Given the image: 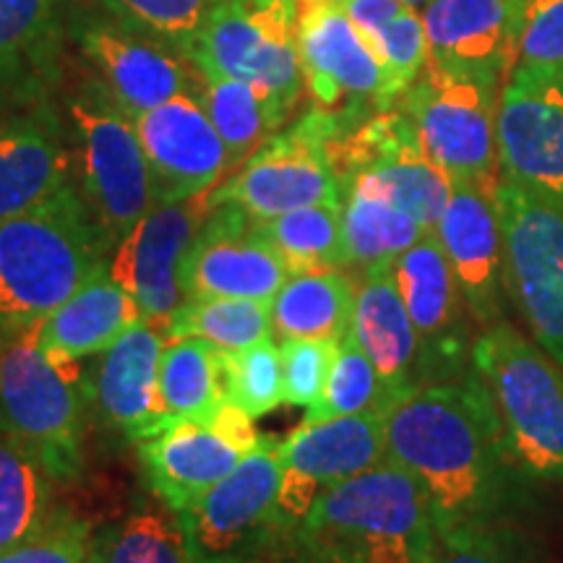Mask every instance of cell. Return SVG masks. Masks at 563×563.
I'll return each mask as SVG.
<instances>
[{
  "instance_id": "6da1fadb",
  "label": "cell",
  "mask_w": 563,
  "mask_h": 563,
  "mask_svg": "<svg viewBox=\"0 0 563 563\" xmlns=\"http://www.w3.org/2000/svg\"><path fill=\"white\" fill-rule=\"evenodd\" d=\"M384 435L386 460L418 481L439 534L506 527L522 506L527 475L473 368L397 399L384 412Z\"/></svg>"
},
{
  "instance_id": "7a4b0ae2",
  "label": "cell",
  "mask_w": 563,
  "mask_h": 563,
  "mask_svg": "<svg viewBox=\"0 0 563 563\" xmlns=\"http://www.w3.org/2000/svg\"><path fill=\"white\" fill-rule=\"evenodd\" d=\"M110 256L79 186L0 220V340L34 332Z\"/></svg>"
},
{
  "instance_id": "3957f363",
  "label": "cell",
  "mask_w": 563,
  "mask_h": 563,
  "mask_svg": "<svg viewBox=\"0 0 563 563\" xmlns=\"http://www.w3.org/2000/svg\"><path fill=\"white\" fill-rule=\"evenodd\" d=\"M298 543L352 563H426L439 530L418 481L384 460L323 490L298 527Z\"/></svg>"
},
{
  "instance_id": "277c9868",
  "label": "cell",
  "mask_w": 563,
  "mask_h": 563,
  "mask_svg": "<svg viewBox=\"0 0 563 563\" xmlns=\"http://www.w3.org/2000/svg\"><path fill=\"white\" fill-rule=\"evenodd\" d=\"M37 329L0 340V435L19 443L53 483H70L84 470L87 378L79 361L47 355Z\"/></svg>"
},
{
  "instance_id": "5b68a950",
  "label": "cell",
  "mask_w": 563,
  "mask_h": 563,
  "mask_svg": "<svg viewBox=\"0 0 563 563\" xmlns=\"http://www.w3.org/2000/svg\"><path fill=\"white\" fill-rule=\"evenodd\" d=\"M470 368L490 394L519 470L534 481H563V365L498 321L475 336Z\"/></svg>"
},
{
  "instance_id": "8992f818",
  "label": "cell",
  "mask_w": 563,
  "mask_h": 563,
  "mask_svg": "<svg viewBox=\"0 0 563 563\" xmlns=\"http://www.w3.org/2000/svg\"><path fill=\"white\" fill-rule=\"evenodd\" d=\"M76 154V183L112 251L154 207L152 175L136 123L100 79L66 100Z\"/></svg>"
},
{
  "instance_id": "52a82bcc",
  "label": "cell",
  "mask_w": 563,
  "mask_h": 563,
  "mask_svg": "<svg viewBox=\"0 0 563 563\" xmlns=\"http://www.w3.org/2000/svg\"><path fill=\"white\" fill-rule=\"evenodd\" d=\"M501 81L428 60L397 104L420 133L422 146L454 183L498 199L504 183L496 118Z\"/></svg>"
},
{
  "instance_id": "ba28073f",
  "label": "cell",
  "mask_w": 563,
  "mask_h": 563,
  "mask_svg": "<svg viewBox=\"0 0 563 563\" xmlns=\"http://www.w3.org/2000/svg\"><path fill=\"white\" fill-rule=\"evenodd\" d=\"M350 131L334 112L308 110L224 178L209 194V207L235 203L251 220H269L313 203H342L336 146Z\"/></svg>"
},
{
  "instance_id": "9c48e42d",
  "label": "cell",
  "mask_w": 563,
  "mask_h": 563,
  "mask_svg": "<svg viewBox=\"0 0 563 563\" xmlns=\"http://www.w3.org/2000/svg\"><path fill=\"white\" fill-rule=\"evenodd\" d=\"M232 79L249 81L285 121L306 95L298 53V0H220L186 53Z\"/></svg>"
},
{
  "instance_id": "30bf717a",
  "label": "cell",
  "mask_w": 563,
  "mask_h": 563,
  "mask_svg": "<svg viewBox=\"0 0 563 563\" xmlns=\"http://www.w3.org/2000/svg\"><path fill=\"white\" fill-rule=\"evenodd\" d=\"M279 439L264 435L232 473L180 511L194 559L285 553L298 530L279 511Z\"/></svg>"
},
{
  "instance_id": "8fae6325",
  "label": "cell",
  "mask_w": 563,
  "mask_h": 563,
  "mask_svg": "<svg viewBox=\"0 0 563 563\" xmlns=\"http://www.w3.org/2000/svg\"><path fill=\"white\" fill-rule=\"evenodd\" d=\"M506 290L532 340L563 365V211L504 180L498 188Z\"/></svg>"
},
{
  "instance_id": "7c38bea8",
  "label": "cell",
  "mask_w": 563,
  "mask_h": 563,
  "mask_svg": "<svg viewBox=\"0 0 563 563\" xmlns=\"http://www.w3.org/2000/svg\"><path fill=\"white\" fill-rule=\"evenodd\" d=\"M504 180L563 211V66L519 63L501 87L496 118Z\"/></svg>"
},
{
  "instance_id": "4fadbf2b",
  "label": "cell",
  "mask_w": 563,
  "mask_h": 563,
  "mask_svg": "<svg viewBox=\"0 0 563 563\" xmlns=\"http://www.w3.org/2000/svg\"><path fill=\"white\" fill-rule=\"evenodd\" d=\"M262 441L251 415L224 402L214 418L165 422L136 446L157 498L180 514L224 481Z\"/></svg>"
},
{
  "instance_id": "5bb4252c",
  "label": "cell",
  "mask_w": 563,
  "mask_h": 563,
  "mask_svg": "<svg viewBox=\"0 0 563 563\" xmlns=\"http://www.w3.org/2000/svg\"><path fill=\"white\" fill-rule=\"evenodd\" d=\"M298 53L313 108L350 125L365 108L382 112V60L334 0H298Z\"/></svg>"
},
{
  "instance_id": "9a60e30c",
  "label": "cell",
  "mask_w": 563,
  "mask_h": 563,
  "mask_svg": "<svg viewBox=\"0 0 563 563\" xmlns=\"http://www.w3.org/2000/svg\"><path fill=\"white\" fill-rule=\"evenodd\" d=\"M340 175H368L410 211L428 232L435 230L454 180L422 146L410 115L394 104L344 133L336 146Z\"/></svg>"
},
{
  "instance_id": "2e32d148",
  "label": "cell",
  "mask_w": 563,
  "mask_h": 563,
  "mask_svg": "<svg viewBox=\"0 0 563 563\" xmlns=\"http://www.w3.org/2000/svg\"><path fill=\"white\" fill-rule=\"evenodd\" d=\"M279 511L298 530L323 490L386 460L384 412L302 420L279 439Z\"/></svg>"
},
{
  "instance_id": "e0dca14e",
  "label": "cell",
  "mask_w": 563,
  "mask_h": 563,
  "mask_svg": "<svg viewBox=\"0 0 563 563\" xmlns=\"http://www.w3.org/2000/svg\"><path fill=\"white\" fill-rule=\"evenodd\" d=\"M399 292L420 336L426 384L456 382L473 357V313L435 232L422 235L394 262Z\"/></svg>"
},
{
  "instance_id": "ac0fdd59",
  "label": "cell",
  "mask_w": 563,
  "mask_h": 563,
  "mask_svg": "<svg viewBox=\"0 0 563 563\" xmlns=\"http://www.w3.org/2000/svg\"><path fill=\"white\" fill-rule=\"evenodd\" d=\"M209 209V194L154 203L110 256V277L136 298L144 319L162 329L186 302L183 269Z\"/></svg>"
},
{
  "instance_id": "d6986e66",
  "label": "cell",
  "mask_w": 563,
  "mask_h": 563,
  "mask_svg": "<svg viewBox=\"0 0 563 563\" xmlns=\"http://www.w3.org/2000/svg\"><path fill=\"white\" fill-rule=\"evenodd\" d=\"M97 79L136 121L178 95L199 97L201 74L186 53L129 30L115 19H84L76 32Z\"/></svg>"
},
{
  "instance_id": "ffe728a7",
  "label": "cell",
  "mask_w": 563,
  "mask_h": 563,
  "mask_svg": "<svg viewBox=\"0 0 563 563\" xmlns=\"http://www.w3.org/2000/svg\"><path fill=\"white\" fill-rule=\"evenodd\" d=\"M290 269L279 253L253 232V220L235 203L209 209L186 269V300H262L272 302Z\"/></svg>"
},
{
  "instance_id": "44dd1931",
  "label": "cell",
  "mask_w": 563,
  "mask_h": 563,
  "mask_svg": "<svg viewBox=\"0 0 563 563\" xmlns=\"http://www.w3.org/2000/svg\"><path fill=\"white\" fill-rule=\"evenodd\" d=\"M133 123L150 165L154 203L199 199L230 173L228 146L196 95L173 97Z\"/></svg>"
},
{
  "instance_id": "7402d4cb",
  "label": "cell",
  "mask_w": 563,
  "mask_h": 563,
  "mask_svg": "<svg viewBox=\"0 0 563 563\" xmlns=\"http://www.w3.org/2000/svg\"><path fill=\"white\" fill-rule=\"evenodd\" d=\"M435 238L460 282L475 327L488 329L506 321V256L496 199L467 183H454Z\"/></svg>"
},
{
  "instance_id": "603a6c76",
  "label": "cell",
  "mask_w": 563,
  "mask_h": 563,
  "mask_svg": "<svg viewBox=\"0 0 563 563\" xmlns=\"http://www.w3.org/2000/svg\"><path fill=\"white\" fill-rule=\"evenodd\" d=\"M527 0H431L420 11L428 60L506 81L519 66Z\"/></svg>"
},
{
  "instance_id": "cb8c5ba5",
  "label": "cell",
  "mask_w": 563,
  "mask_h": 563,
  "mask_svg": "<svg viewBox=\"0 0 563 563\" xmlns=\"http://www.w3.org/2000/svg\"><path fill=\"white\" fill-rule=\"evenodd\" d=\"M167 336L162 327L141 321L102 352L87 378L91 407L102 422L136 443L165 422L159 399V363Z\"/></svg>"
},
{
  "instance_id": "d4e9b609",
  "label": "cell",
  "mask_w": 563,
  "mask_h": 563,
  "mask_svg": "<svg viewBox=\"0 0 563 563\" xmlns=\"http://www.w3.org/2000/svg\"><path fill=\"white\" fill-rule=\"evenodd\" d=\"M76 154L58 118L30 108L0 118V220L74 186Z\"/></svg>"
},
{
  "instance_id": "484cf974",
  "label": "cell",
  "mask_w": 563,
  "mask_h": 563,
  "mask_svg": "<svg viewBox=\"0 0 563 563\" xmlns=\"http://www.w3.org/2000/svg\"><path fill=\"white\" fill-rule=\"evenodd\" d=\"M350 332L376 365L391 405L426 386L420 336L394 277V262L365 266L355 277Z\"/></svg>"
},
{
  "instance_id": "4316f807",
  "label": "cell",
  "mask_w": 563,
  "mask_h": 563,
  "mask_svg": "<svg viewBox=\"0 0 563 563\" xmlns=\"http://www.w3.org/2000/svg\"><path fill=\"white\" fill-rule=\"evenodd\" d=\"M146 321L136 298L110 277V262L37 329L40 347L53 357L81 361L104 352L131 327Z\"/></svg>"
},
{
  "instance_id": "83f0119b",
  "label": "cell",
  "mask_w": 563,
  "mask_h": 563,
  "mask_svg": "<svg viewBox=\"0 0 563 563\" xmlns=\"http://www.w3.org/2000/svg\"><path fill=\"white\" fill-rule=\"evenodd\" d=\"M342 230L347 266L391 264L428 230L368 175H342Z\"/></svg>"
},
{
  "instance_id": "f1b7e54d",
  "label": "cell",
  "mask_w": 563,
  "mask_h": 563,
  "mask_svg": "<svg viewBox=\"0 0 563 563\" xmlns=\"http://www.w3.org/2000/svg\"><path fill=\"white\" fill-rule=\"evenodd\" d=\"M355 308V277L344 269L290 274L272 300V332L277 342L342 340Z\"/></svg>"
},
{
  "instance_id": "f546056e",
  "label": "cell",
  "mask_w": 563,
  "mask_h": 563,
  "mask_svg": "<svg viewBox=\"0 0 563 563\" xmlns=\"http://www.w3.org/2000/svg\"><path fill=\"white\" fill-rule=\"evenodd\" d=\"M201 74L199 100L214 123L224 146H228L230 173H235L243 162H249L274 133L285 129V118L249 81L232 79L222 70L194 63Z\"/></svg>"
},
{
  "instance_id": "4dcf8cb0",
  "label": "cell",
  "mask_w": 563,
  "mask_h": 563,
  "mask_svg": "<svg viewBox=\"0 0 563 563\" xmlns=\"http://www.w3.org/2000/svg\"><path fill=\"white\" fill-rule=\"evenodd\" d=\"M87 563H194L186 527L170 506L141 504L95 527Z\"/></svg>"
},
{
  "instance_id": "1f68e13d",
  "label": "cell",
  "mask_w": 563,
  "mask_h": 563,
  "mask_svg": "<svg viewBox=\"0 0 563 563\" xmlns=\"http://www.w3.org/2000/svg\"><path fill=\"white\" fill-rule=\"evenodd\" d=\"M159 399L165 422L214 418L228 402L220 350L203 340H167L159 363Z\"/></svg>"
},
{
  "instance_id": "d6a6232c",
  "label": "cell",
  "mask_w": 563,
  "mask_h": 563,
  "mask_svg": "<svg viewBox=\"0 0 563 563\" xmlns=\"http://www.w3.org/2000/svg\"><path fill=\"white\" fill-rule=\"evenodd\" d=\"M253 232L279 253L290 274L347 266L342 203H313L269 220H253Z\"/></svg>"
},
{
  "instance_id": "836d02e7",
  "label": "cell",
  "mask_w": 563,
  "mask_h": 563,
  "mask_svg": "<svg viewBox=\"0 0 563 563\" xmlns=\"http://www.w3.org/2000/svg\"><path fill=\"white\" fill-rule=\"evenodd\" d=\"M167 340H203L217 350L238 352L274 340L272 302L262 300H186L165 323Z\"/></svg>"
},
{
  "instance_id": "e575fe53",
  "label": "cell",
  "mask_w": 563,
  "mask_h": 563,
  "mask_svg": "<svg viewBox=\"0 0 563 563\" xmlns=\"http://www.w3.org/2000/svg\"><path fill=\"white\" fill-rule=\"evenodd\" d=\"M53 511V477L19 443L0 435V551L37 532Z\"/></svg>"
},
{
  "instance_id": "d590c367",
  "label": "cell",
  "mask_w": 563,
  "mask_h": 563,
  "mask_svg": "<svg viewBox=\"0 0 563 563\" xmlns=\"http://www.w3.org/2000/svg\"><path fill=\"white\" fill-rule=\"evenodd\" d=\"M58 0H0V89L37 70L55 47Z\"/></svg>"
},
{
  "instance_id": "8d00e7d4",
  "label": "cell",
  "mask_w": 563,
  "mask_h": 563,
  "mask_svg": "<svg viewBox=\"0 0 563 563\" xmlns=\"http://www.w3.org/2000/svg\"><path fill=\"white\" fill-rule=\"evenodd\" d=\"M389 405L391 399L386 394V386L382 376H378L376 365L365 355V350L357 344L352 332H347L336 344L327 389H323L316 407L308 410L306 420H329L371 410L386 412Z\"/></svg>"
},
{
  "instance_id": "74e56055",
  "label": "cell",
  "mask_w": 563,
  "mask_h": 563,
  "mask_svg": "<svg viewBox=\"0 0 563 563\" xmlns=\"http://www.w3.org/2000/svg\"><path fill=\"white\" fill-rule=\"evenodd\" d=\"M110 19L129 30L188 53L220 0H95Z\"/></svg>"
},
{
  "instance_id": "f35d334b",
  "label": "cell",
  "mask_w": 563,
  "mask_h": 563,
  "mask_svg": "<svg viewBox=\"0 0 563 563\" xmlns=\"http://www.w3.org/2000/svg\"><path fill=\"white\" fill-rule=\"evenodd\" d=\"M220 361L224 397L253 420L264 418L285 402L282 352L274 340L238 352L220 350Z\"/></svg>"
},
{
  "instance_id": "ab89813d",
  "label": "cell",
  "mask_w": 563,
  "mask_h": 563,
  "mask_svg": "<svg viewBox=\"0 0 563 563\" xmlns=\"http://www.w3.org/2000/svg\"><path fill=\"white\" fill-rule=\"evenodd\" d=\"M91 534L95 527L87 519L55 506L37 532L0 551V563H87Z\"/></svg>"
},
{
  "instance_id": "60d3db41",
  "label": "cell",
  "mask_w": 563,
  "mask_h": 563,
  "mask_svg": "<svg viewBox=\"0 0 563 563\" xmlns=\"http://www.w3.org/2000/svg\"><path fill=\"white\" fill-rule=\"evenodd\" d=\"M340 340H290L279 342L285 402L311 410L327 389Z\"/></svg>"
},
{
  "instance_id": "b9f144b4",
  "label": "cell",
  "mask_w": 563,
  "mask_h": 563,
  "mask_svg": "<svg viewBox=\"0 0 563 563\" xmlns=\"http://www.w3.org/2000/svg\"><path fill=\"white\" fill-rule=\"evenodd\" d=\"M426 563H534V559L519 532L506 525L490 530L439 534V543Z\"/></svg>"
},
{
  "instance_id": "7bdbcfd3",
  "label": "cell",
  "mask_w": 563,
  "mask_h": 563,
  "mask_svg": "<svg viewBox=\"0 0 563 563\" xmlns=\"http://www.w3.org/2000/svg\"><path fill=\"white\" fill-rule=\"evenodd\" d=\"M519 63L563 66V0H527L519 32Z\"/></svg>"
},
{
  "instance_id": "ee69618b",
  "label": "cell",
  "mask_w": 563,
  "mask_h": 563,
  "mask_svg": "<svg viewBox=\"0 0 563 563\" xmlns=\"http://www.w3.org/2000/svg\"><path fill=\"white\" fill-rule=\"evenodd\" d=\"M285 563H352V561L342 559V555L313 551V548H306V545L295 543V545L290 548V553H287Z\"/></svg>"
},
{
  "instance_id": "f6af8a7d",
  "label": "cell",
  "mask_w": 563,
  "mask_h": 563,
  "mask_svg": "<svg viewBox=\"0 0 563 563\" xmlns=\"http://www.w3.org/2000/svg\"><path fill=\"white\" fill-rule=\"evenodd\" d=\"M287 553H235L217 555V559H194V563H285Z\"/></svg>"
},
{
  "instance_id": "bcb514c9",
  "label": "cell",
  "mask_w": 563,
  "mask_h": 563,
  "mask_svg": "<svg viewBox=\"0 0 563 563\" xmlns=\"http://www.w3.org/2000/svg\"><path fill=\"white\" fill-rule=\"evenodd\" d=\"M402 3L410 5V9H418V11H422V9H426L428 3H431V0H402Z\"/></svg>"
}]
</instances>
